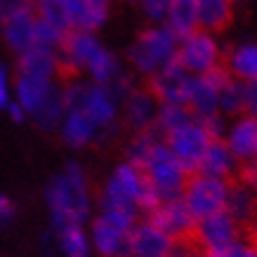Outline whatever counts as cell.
<instances>
[{"label": "cell", "mask_w": 257, "mask_h": 257, "mask_svg": "<svg viewBox=\"0 0 257 257\" xmlns=\"http://www.w3.org/2000/svg\"><path fill=\"white\" fill-rule=\"evenodd\" d=\"M45 203L52 229L66 224H83L92 212V194L83 168L76 161H69L59 175L50 179L45 187Z\"/></svg>", "instance_id": "obj_1"}, {"label": "cell", "mask_w": 257, "mask_h": 257, "mask_svg": "<svg viewBox=\"0 0 257 257\" xmlns=\"http://www.w3.org/2000/svg\"><path fill=\"white\" fill-rule=\"evenodd\" d=\"M177 52V38L172 36L163 24H149L147 29L137 33L133 45L127 47L125 59L130 64L133 73H140L142 78L154 76L168 62L175 59Z\"/></svg>", "instance_id": "obj_2"}, {"label": "cell", "mask_w": 257, "mask_h": 257, "mask_svg": "<svg viewBox=\"0 0 257 257\" xmlns=\"http://www.w3.org/2000/svg\"><path fill=\"white\" fill-rule=\"evenodd\" d=\"M147 187V177L140 168L130 163H118L113 172L109 175L106 184L101 189L99 196V208L101 212H111V215H123V217L137 219V198H140L142 189Z\"/></svg>", "instance_id": "obj_3"}, {"label": "cell", "mask_w": 257, "mask_h": 257, "mask_svg": "<svg viewBox=\"0 0 257 257\" xmlns=\"http://www.w3.org/2000/svg\"><path fill=\"white\" fill-rule=\"evenodd\" d=\"M175 59L187 73L201 76V73H208L219 64H224V47L219 43L217 33L196 29L194 33L177 40Z\"/></svg>", "instance_id": "obj_4"}, {"label": "cell", "mask_w": 257, "mask_h": 257, "mask_svg": "<svg viewBox=\"0 0 257 257\" xmlns=\"http://www.w3.org/2000/svg\"><path fill=\"white\" fill-rule=\"evenodd\" d=\"M144 177L151 182V187L158 191L161 201H172L182 196V189L187 184V172L177 163V158L170 154V149L165 147V142L161 140L154 147L151 156L147 158V163L142 165Z\"/></svg>", "instance_id": "obj_5"}, {"label": "cell", "mask_w": 257, "mask_h": 257, "mask_svg": "<svg viewBox=\"0 0 257 257\" xmlns=\"http://www.w3.org/2000/svg\"><path fill=\"white\" fill-rule=\"evenodd\" d=\"M238 236H241V226L236 224L226 210H219L196 222L194 236L187 248H191V252H198V255L224 252L229 245L238 241Z\"/></svg>", "instance_id": "obj_6"}, {"label": "cell", "mask_w": 257, "mask_h": 257, "mask_svg": "<svg viewBox=\"0 0 257 257\" xmlns=\"http://www.w3.org/2000/svg\"><path fill=\"white\" fill-rule=\"evenodd\" d=\"M226 194H229V182L226 179H215L205 177V175H189L187 184L182 189V201L187 203V208L191 210L196 219H203L212 215V212L224 210Z\"/></svg>", "instance_id": "obj_7"}, {"label": "cell", "mask_w": 257, "mask_h": 257, "mask_svg": "<svg viewBox=\"0 0 257 257\" xmlns=\"http://www.w3.org/2000/svg\"><path fill=\"white\" fill-rule=\"evenodd\" d=\"M0 33H3L5 45L15 55H22L29 47L36 45V3L15 0L0 22Z\"/></svg>", "instance_id": "obj_8"}, {"label": "cell", "mask_w": 257, "mask_h": 257, "mask_svg": "<svg viewBox=\"0 0 257 257\" xmlns=\"http://www.w3.org/2000/svg\"><path fill=\"white\" fill-rule=\"evenodd\" d=\"M147 222H151L168 238H172L175 245L177 243L179 245H189L198 219L191 215V210L187 208V203L182 201V198H172V201H163L156 210L149 212Z\"/></svg>", "instance_id": "obj_9"}, {"label": "cell", "mask_w": 257, "mask_h": 257, "mask_svg": "<svg viewBox=\"0 0 257 257\" xmlns=\"http://www.w3.org/2000/svg\"><path fill=\"white\" fill-rule=\"evenodd\" d=\"M104 45L97 33L90 31H76L71 29L66 33L64 43L57 50V57H59V76L64 78H76L85 71L87 62L94 57V52Z\"/></svg>", "instance_id": "obj_10"}, {"label": "cell", "mask_w": 257, "mask_h": 257, "mask_svg": "<svg viewBox=\"0 0 257 257\" xmlns=\"http://www.w3.org/2000/svg\"><path fill=\"white\" fill-rule=\"evenodd\" d=\"M191 78L194 76L182 69L177 59H172L161 71H156L154 76L144 78V85L158 99V104H184L187 106Z\"/></svg>", "instance_id": "obj_11"}, {"label": "cell", "mask_w": 257, "mask_h": 257, "mask_svg": "<svg viewBox=\"0 0 257 257\" xmlns=\"http://www.w3.org/2000/svg\"><path fill=\"white\" fill-rule=\"evenodd\" d=\"M231 78V73L226 71L224 64L215 66L208 73L194 76L191 78V87H189V99H187V109L191 111V116H208L217 111V101H219V90L226 80Z\"/></svg>", "instance_id": "obj_12"}, {"label": "cell", "mask_w": 257, "mask_h": 257, "mask_svg": "<svg viewBox=\"0 0 257 257\" xmlns=\"http://www.w3.org/2000/svg\"><path fill=\"white\" fill-rule=\"evenodd\" d=\"M163 142H165V147L170 149L172 156L177 158V163L184 168L187 175H194L198 170V163H201L205 149L210 147L208 135L196 125V120L184 125V127H179L177 133L163 137Z\"/></svg>", "instance_id": "obj_13"}, {"label": "cell", "mask_w": 257, "mask_h": 257, "mask_svg": "<svg viewBox=\"0 0 257 257\" xmlns=\"http://www.w3.org/2000/svg\"><path fill=\"white\" fill-rule=\"evenodd\" d=\"M125 252L133 257H172L175 255V241L168 238L151 222H137L127 231Z\"/></svg>", "instance_id": "obj_14"}, {"label": "cell", "mask_w": 257, "mask_h": 257, "mask_svg": "<svg viewBox=\"0 0 257 257\" xmlns=\"http://www.w3.org/2000/svg\"><path fill=\"white\" fill-rule=\"evenodd\" d=\"M120 113H123L125 125L133 127V133L151 130L158 113V99L149 92L147 85H137L120 101Z\"/></svg>", "instance_id": "obj_15"}, {"label": "cell", "mask_w": 257, "mask_h": 257, "mask_svg": "<svg viewBox=\"0 0 257 257\" xmlns=\"http://www.w3.org/2000/svg\"><path fill=\"white\" fill-rule=\"evenodd\" d=\"M59 90L55 78H38V76H17L12 80V99L31 118L52 94Z\"/></svg>", "instance_id": "obj_16"}, {"label": "cell", "mask_w": 257, "mask_h": 257, "mask_svg": "<svg viewBox=\"0 0 257 257\" xmlns=\"http://www.w3.org/2000/svg\"><path fill=\"white\" fill-rule=\"evenodd\" d=\"M229 149V154L236 158V163H245L252 161L257 144V118L252 116H238L234 118V123L226 127L224 140H222Z\"/></svg>", "instance_id": "obj_17"}, {"label": "cell", "mask_w": 257, "mask_h": 257, "mask_svg": "<svg viewBox=\"0 0 257 257\" xmlns=\"http://www.w3.org/2000/svg\"><path fill=\"white\" fill-rule=\"evenodd\" d=\"M17 76H38V78H55L59 76V57L57 50L43 45H33L26 52L17 55L15 64Z\"/></svg>", "instance_id": "obj_18"}, {"label": "cell", "mask_w": 257, "mask_h": 257, "mask_svg": "<svg viewBox=\"0 0 257 257\" xmlns=\"http://www.w3.org/2000/svg\"><path fill=\"white\" fill-rule=\"evenodd\" d=\"M224 210L231 215L236 224L241 226V231L245 229H255L257 226V196L252 191L238 184L236 179L229 182V194H226Z\"/></svg>", "instance_id": "obj_19"}, {"label": "cell", "mask_w": 257, "mask_h": 257, "mask_svg": "<svg viewBox=\"0 0 257 257\" xmlns=\"http://www.w3.org/2000/svg\"><path fill=\"white\" fill-rule=\"evenodd\" d=\"M59 135L66 147L71 149H85L87 144L97 142V125L83 113L80 109H69L64 113L62 123H59Z\"/></svg>", "instance_id": "obj_20"}, {"label": "cell", "mask_w": 257, "mask_h": 257, "mask_svg": "<svg viewBox=\"0 0 257 257\" xmlns=\"http://www.w3.org/2000/svg\"><path fill=\"white\" fill-rule=\"evenodd\" d=\"M234 0H196L198 29L210 33L226 31L234 22Z\"/></svg>", "instance_id": "obj_21"}, {"label": "cell", "mask_w": 257, "mask_h": 257, "mask_svg": "<svg viewBox=\"0 0 257 257\" xmlns=\"http://www.w3.org/2000/svg\"><path fill=\"white\" fill-rule=\"evenodd\" d=\"M236 158L229 154V149L222 140L210 142V147L205 149L201 163H198V175H205V177H215V179H226L231 182L236 175Z\"/></svg>", "instance_id": "obj_22"}, {"label": "cell", "mask_w": 257, "mask_h": 257, "mask_svg": "<svg viewBox=\"0 0 257 257\" xmlns=\"http://www.w3.org/2000/svg\"><path fill=\"white\" fill-rule=\"evenodd\" d=\"M125 238L127 231L109 222L106 217H94L92 226H90V243H92L97 252L104 257H116L125 252Z\"/></svg>", "instance_id": "obj_23"}, {"label": "cell", "mask_w": 257, "mask_h": 257, "mask_svg": "<svg viewBox=\"0 0 257 257\" xmlns=\"http://www.w3.org/2000/svg\"><path fill=\"white\" fill-rule=\"evenodd\" d=\"M224 66L231 73V78H238L243 83L257 80V43H238L224 52Z\"/></svg>", "instance_id": "obj_24"}, {"label": "cell", "mask_w": 257, "mask_h": 257, "mask_svg": "<svg viewBox=\"0 0 257 257\" xmlns=\"http://www.w3.org/2000/svg\"><path fill=\"white\" fill-rule=\"evenodd\" d=\"M163 26L177 40L189 36V33H194L196 29H198L196 0H170V3H168V12H165Z\"/></svg>", "instance_id": "obj_25"}, {"label": "cell", "mask_w": 257, "mask_h": 257, "mask_svg": "<svg viewBox=\"0 0 257 257\" xmlns=\"http://www.w3.org/2000/svg\"><path fill=\"white\" fill-rule=\"evenodd\" d=\"M123 69H125V66H123V62H120V57H118L116 52H111L109 47L101 45L99 50L94 52L92 59L87 62V66H85V71H83V73L87 76V80H90V83L106 87Z\"/></svg>", "instance_id": "obj_26"}, {"label": "cell", "mask_w": 257, "mask_h": 257, "mask_svg": "<svg viewBox=\"0 0 257 257\" xmlns=\"http://www.w3.org/2000/svg\"><path fill=\"white\" fill-rule=\"evenodd\" d=\"M55 243L64 257H92V243L83 224H66L55 229Z\"/></svg>", "instance_id": "obj_27"}, {"label": "cell", "mask_w": 257, "mask_h": 257, "mask_svg": "<svg viewBox=\"0 0 257 257\" xmlns=\"http://www.w3.org/2000/svg\"><path fill=\"white\" fill-rule=\"evenodd\" d=\"M189 123H194V116H191V111L184 104H158L154 130L161 135V140L172 133H177L179 127H184Z\"/></svg>", "instance_id": "obj_28"}, {"label": "cell", "mask_w": 257, "mask_h": 257, "mask_svg": "<svg viewBox=\"0 0 257 257\" xmlns=\"http://www.w3.org/2000/svg\"><path fill=\"white\" fill-rule=\"evenodd\" d=\"M217 111L224 118H238L245 113V83L238 78H229L219 90Z\"/></svg>", "instance_id": "obj_29"}, {"label": "cell", "mask_w": 257, "mask_h": 257, "mask_svg": "<svg viewBox=\"0 0 257 257\" xmlns=\"http://www.w3.org/2000/svg\"><path fill=\"white\" fill-rule=\"evenodd\" d=\"M161 142V135L151 127V130H142V133H135L133 140L125 144V163L140 168L147 163V158L151 156V151Z\"/></svg>", "instance_id": "obj_30"}, {"label": "cell", "mask_w": 257, "mask_h": 257, "mask_svg": "<svg viewBox=\"0 0 257 257\" xmlns=\"http://www.w3.org/2000/svg\"><path fill=\"white\" fill-rule=\"evenodd\" d=\"M64 113H66V106H64V101H62V92L57 90V92L33 113L31 120L38 125L43 133H52V130H59V123H62Z\"/></svg>", "instance_id": "obj_31"}, {"label": "cell", "mask_w": 257, "mask_h": 257, "mask_svg": "<svg viewBox=\"0 0 257 257\" xmlns=\"http://www.w3.org/2000/svg\"><path fill=\"white\" fill-rule=\"evenodd\" d=\"M66 33L62 26L57 24H50L45 19L36 17V45H43V47H50V50H59V45L64 43Z\"/></svg>", "instance_id": "obj_32"}, {"label": "cell", "mask_w": 257, "mask_h": 257, "mask_svg": "<svg viewBox=\"0 0 257 257\" xmlns=\"http://www.w3.org/2000/svg\"><path fill=\"white\" fill-rule=\"evenodd\" d=\"M196 125L201 127L203 133L208 135L210 142H217V140H224V133H226V118L215 111V113H208V116H198L194 118Z\"/></svg>", "instance_id": "obj_33"}, {"label": "cell", "mask_w": 257, "mask_h": 257, "mask_svg": "<svg viewBox=\"0 0 257 257\" xmlns=\"http://www.w3.org/2000/svg\"><path fill=\"white\" fill-rule=\"evenodd\" d=\"M168 3H170V0H137V5L142 8V12H144L149 24H163L165 22Z\"/></svg>", "instance_id": "obj_34"}, {"label": "cell", "mask_w": 257, "mask_h": 257, "mask_svg": "<svg viewBox=\"0 0 257 257\" xmlns=\"http://www.w3.org/2000/svg\"><path fill=\"white\" fill-rule=\"evenodd\" d=\"M236 182L243 184V187L252 191L257 196V161H245V163H238L236 168Z\"/></svg>", "instance_id": "obj_35"}, {"label": "cell", "mask_w": 257, "mask_h": 257, "mask_svg": "<svg viewBox=\"0 0 257 257\" xmlns=\"http://www.w3.org/2000/svg\"><path fill=\"white\" fill-rule=\"evenodd\" d=\"M12 101V71L8 64H0V111L8 109Z\"/></svg>", "instance_id": "obj_36"}, {"label": "cell", "mask_w": 257, "mask_h": 257, "mask_svg": "<svg viewBox=\"0 0 257 257\" xmlns=\"http://www.w3.org/2000/svg\"><path fill=\"white\" fill-rule=\"evenodd\" d=\"M226 255L229 257H257V245L250 238H245V241L238 238L234 245L226 248Z\"/></svg>", "instance_id": "obj_37"}, {"label": "cell", "mask_w": 257, "mask_h": 257, "mask_svg": "<svg viewBox=\"0 0 257 257\" xmlns=\"http://www.w3.org/2000/svg\"><path fill=\"white\" fill-rule=\"evenodd\" d=\"M17 217V205L10 196L0 194V226H8L12 224Z\"/></svg>", "instance_id": "obj_38"}, {"label": "cell", "mask_w": 257, "mask_h": 257, "mask_svg": "<svg viewBox=\"0 0 257 257\" xmlns=\"http://www.w3.org/2000/svg\"><path fill=\"white\" fill-rule=\"evenodd\" d=\"M245 116L257 118V80L245 83Z\"/></svg>", "instance_id": "obj_39"}, {"label": "cell", "mask_w": 257, "mask_h": 257, "mask_svg": "<svg viewBox=\"0 0 257 257\" xmlns=\"http://www.w3.org/2000/svg\"><path fill=\"white\" fill-rule=\"evenodd\" d=\"M5 113L10 116V120H12V123H24V120L29 118V116H26V111H24L15 99H12V101L8 104V109H5Z\"/></svg>", "instance_id": "obj_40"}, {"label": "cell", "mask_w": 257, "mask_h": 257, "mask_svg": "<svg viewBox=\"0 0 257 257\" xmlns=\"http://www.w3.org/2000/svg\"><path fill=\"white\" fill-rule=\"evenodd\" d=\"M90 5H97V8H104V10H111V3L113 0H87Z\"/></svg>", "instance_id": "obj_41"}, {"label": "cell", "mask_w": 257, "mask_h": 257, "mask_svg": "<svg viewBox=\"0 0 257 257\" xmlns=\"http://www.w3.org/2000/svg\"><path fill=\"white\" fill-rule=\"evenodd\" d=\"M12 3H15V0H0V22H3V17H5V12H8V8Z\"/></svg>", "instance_id": "obj_42"}, {"label": "cell", "mask_w": 257, "mask_h": 257, "mask_svg": "<svg viewBox=\"0 0 257 257\" xmlns=\"http://www.w3.org/2000/svg\"><path fill=\"white\" fill-rule=\"evenodd\" d=\"M201 257H229V255H226V250H224V252H205Z\"/></svg>", "instance_id": "obj_43"}, {"label": "cell", "mask_w": 257, "mask_h": 257, "mask_svg": "<svg viewBox=\"0 0 257 257\" xmlns=\"http://www.w3.org/2000/svg\"><path fill=\"white\" fill-rule=\"evenodd\" d=\"M248 238H250V241H252V243H255V245H257V226H255V229H250V236H248Z\"/></svg>", "instance_id": "obj_44"}, {"label": "cell", "mask_w": 257, "mask_h": 257, "mask_svg": "<svg viewBox=\"0 0 257 257\" xmlns=\"http://www.w3.org/2000/svg\"><path fill=\"white\" fill-rule=\"evenodd\" d=\"M43 3H52V5H64L66 0H43Z\"/></svg>", "instance_id": "obj_45"}, {"label": "cell", "mask_w": 257, "mask_h": 257, "mask_svg": "<svg viewBox=\"0 0 257 257\" xmlns=\"http://www.w3.org/2000/svg\"><path fill=\"white\" fill-rule=\"evenodd\" d=\"M123 3H127V5H137V0H123Z\"/></svg>", "instance_id": "obj_46"}, {"label": "cell", "mask_w": 257, "mask_h": 257, "mask_svg": "<svg viewBox=\"0 0 257 257\" xmlns=\"http://www.w3.org/2000/svg\"><path fill=\"white\" fill-rule=\"evenodd\" d=\"M116 257H133V255H127V252H120V255H116Z\"/></svg>", "instance_id": "obj_47"}, {"label": "cell", "mask_w": 257, "mask_h": 257, "mask_svg": "<svg viewBox=\"0 0 257 257\" xmlns=\"http://www.w3.org/2000/svg\"><path fill=\"white\" fill-rule=\"evenodd\" d=\"M252 161H257V144H255V154H252Z\"/></svg>", "instance_id": "obj_48"}, {"label": "cell", "mask_w": 257, "mask_h": 257, "mask_svg": "<svg viewBox=\"0 0 257 257\" xmlns=\"http://www.w3.org/2000/svg\"><path fill=\"white\" fill-rule=\"evenodd\" d=\"M191 257H201V255H198V252H194V255H191Z\"/></svg>", "instance_id": "obj_49"}, {"label": "cell", "mask_w": 257, "mask_h": 257, "mask_svg": "<svg viewBox=\"0 0 257 257\" xmlns=\"http://www.w3.org/2000/svg\"><path fill=\"white\" fill-rule=\"evenodd\" d=\"M234 3H236V0H234Z\"/></svg>", "instance_id": "obj_50"}]
</instances>
